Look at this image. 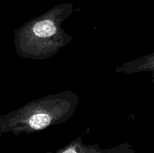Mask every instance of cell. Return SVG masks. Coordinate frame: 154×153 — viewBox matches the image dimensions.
I'll return each mask as SVG.
<instances>
[{"instance_id": "obj_1", "label": "cell", "mask_w": 154, "mask_h": 153, "mask_svg": "<svg viewBox=\"0 0 154 153\" xmlns=\"http://www.w3.org/2000/svg\"><path fill=\"white\" fill-rule=\"evenodd\" d=\"M33 32L38 37L46 38L55 34L57 28L52 21L50 20H45L38 22L34 26Z\"/></svg>"}, {"instance_id": "obj_2", "label": "cell", "mask_w": 154, "mask_h": 153, "mask_svg": "<svg viewBox=\"0 0 154 153\" xmlns=\"http://www.w3.org/2000/svg\"><path fill=\"white\" fill-rule=\"evenodd\" d=\"M51 122V118L48 114L38 113L33 115L29 119V124L33 129L41 130L47 126Z\"/></svg>"}]
</instances>
